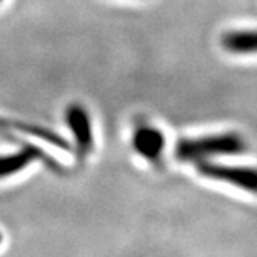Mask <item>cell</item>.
<instances>
[{"label": "cell", "instance_id": "cell-9", "mask_svg": "<svg viewBox=\"0 0 257 257\" xmlns=\"http://www.w3.org/2000/svg\"><path fill=\"white\" fill-rule=\"evenodd\" d=\"M2 2H3V0H0V3H2Z\"/></svg>", "mask_w": 257, "mask_h": 257}, {"label": "cell", "instance_id": "cell-6", "mask_svg": "<svg viewBox=\"0 0 257 257\" xmlns=\"http://www.w3.org/2000/svg\"><path fill=\"white\" fill-rule=\"evenodd\" d=\"M0 132H20V133H25V135H32V136L40 139V140L46 142L49 145L59 147L62 150H66V152L70 150V145H69V142L66 139H63L55 132L49 130V128L40 127L37 124H29V123H23V121L2 119L0 117Z\"/></svg>", "mask_w": 257, "mask_h": 257}, {"label": "cell", "instance_id": "cell-1", "mask_svg": "<svg viewBox=\"0 0 257 257\" xmlns=\"http://www.w3.org/2000/svg\"><path fill=\"white\" fill-rule=\"evenodd\" d=\"M246 150V142L239 133H220L196 139H182L176 145L175 155L182 162H203L213 156L240 155Z\"/></svg>", "mask_w": 257, "mask_h": 257}, {"label": "cell", "instance_id": "cell-8", "mask_svg": "<svg viewBox=\"0 0 257 257\" xmlns=\"http://www.w3.org/2000/svg\"><path fill=\"white\" fill-rule=\"evenodd\" d=\"M2 241H3V236H2V233H0V244H2Z\"/></svg>", "mask_w": 257, "mask_h": 257}, {"label": "cell", "instance_id": "cell-5", "mask_svg": "<svg viewBox=\"0 0 257 257\" xmlns=\"http://www.w3.org/2000/svg\"><path fill=\"white\" fill-rule=\"evenodd\" d=\"M39 159L47 160L46 155L35 146H26L9 155H0V179L16 175Z\"/></svg>", "mask_w": 257, "mask_h": 257}, {"label": "cell", "instance_id": "cell-7", "mask_svg": "<svg viewBox=\"0 0 257 257\" xmlns=\"http://www.w3.org/2000/svg\"><path fill=\"white\" fill-rule=\"evenodd\" d=\"M223 46L230 53L248 55L256 50V33L254 30H234L229 32L221 40Z\"/></svg>", "mask_w": 257, "mask_h": 257}, {"label": "cell", "instance_id": "cell-2", "mask_svg": "<svg viewBox=\"0 0 257 257\" xmlns=\"http://www.w3.org/2000/svg\"><path fill=\"white\" fill-rule=\"evenodd\" d=\"M197 169H199V173L204 177L219 180V182H226L246 192H256V170L253 167L219 165V163H210L207 160H203V162H199Z\"/></svg>", "mask_w": 257, "mask_h": 257}, {"label": "cell", "instance_id": "cell-3", "mask_svg": "<svg viewBox=\"0 0 257 257\" xmlns=\"http://www.w3.org/2000/svg\"><path fill=\"white\" fill-rule=\"evenodd\" d=\"M66 121L76 140V146L82 153L93 149V130L90 117L80 104H72L66 111Z\"/></svg>", "mask_w": 257, "mask_h": 257}, {"label": "cell", "instance_id": "cell-4", "mask_svg": "<svg viewBox=\"0 0 257 257\" xmlns=\"http://www.w3.org/2000/svg\"><path fill=\"white\" fill-rule=\"evenodd\" d=\"M165 135L153 126H140L133 136V147L149 162H157L165 150Z\"/></svg>", "mask_w": 257, "mask_h": 257}]
</instances>
